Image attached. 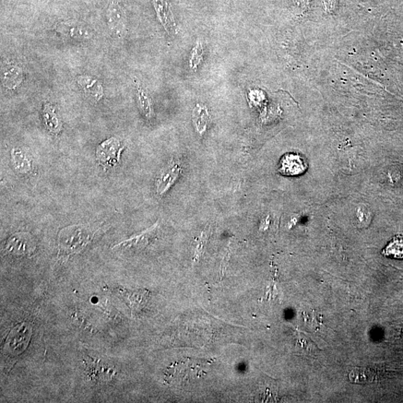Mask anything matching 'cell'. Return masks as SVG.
Listing matches in <instances>:
<instances>
[{"label": "cell", "mask_w": 403, "mask_h": 403, "mask_svg": "<svg viewBox=\"0 0 403 403\" xmlns=\"http://www.w3.org/2000/svg\"><path fill=\"white\" fill-rule=\"evenodd\" d=\"M96 232L88 225H74L64 228L58 234L59 253H81L91 242Z\"/></svg>", "instance_id": "1"}, {"label": "cell", "mask_w": 403, "mask_h": 403, "mask_svg": "<svg viewBox=\"0 0 403 403\" xmlns=\"http://www.w3.org/2000/svg\"><path fill=\"white\" fill-rule=\"evenodd\" d=\"M37 247V242L30 233L20 232L9 237L4 251L10 256L27 257L32 256Z\"/></svg>", "instance_id": "2"}, {"label": "cell", "mask_w": 403, "mask_h": 403, "mask_svg": "<svg viewBox=\"0 0 403 403\" xmlns=\"http://www.w3.org/2000/svg\"><path fill=\"white\" fill-rule=\"evenodd\" d=\"M124 147L116 138H110L103 142L97 148L96 157L105 169L115 167L119 164Z\"/></svg>", "instance_id": "3"}, {"label": "cell", "mask_w": 403, "mask_h": 403, "mask_svg": "<svg viewBox=\"0 0 403 403\" xmlns=\"http://www.w3.org/2000/svg\"><path fill=\"white\" fill-rule=\"evenodd\" d=\"M87 376L95 384L109 383L116 375V370L111 364L103 359L87 357L85 359Z\"/></svg>", "instance_id": "4"}, {"label": "cell", "mask_w": 403, "mask_h": 403, "mask_svg": "<svg viewBox=\"0 0 403 403\" xmlns=\"http://www.w3.org/2000/svg\"><path fill=\"white\" fill-rule=\"evenodd\" d=\"M182 165L173 160L161 171L156 180V191L159 197L167 194L176 182L179 179L182 173Z\"/></svg>", "instance_id": "5"}, {"label": "cell", "mask_w": 403, "mask_h": 403, "mask_svg": "<svg viewBox=\"0 0 403 403\" xmlns=\"http://www.w3.org/2000/svg\"><path fill=\"white\" fill-rule=\"evenodd\" d=\"M118 293L127 301L133 315L139 314L143 310L150 299V292L145 289L129 291L121 288L118 289Z\"/></svg>", "instance_id": "6"}, {"label": "cell", "mask_w": 403, "mask_h": 403, "mask_svg": "<svg viewBox=\"0 0 403 403\" xmlns=\"http://www.w3.org/2000/svg\"><path fill=\"white\" fill-rule=\"evenodd\" d=\"M159 227V222L153 225L150 228L142 232L140 234L135 235L126 241L116 244L113 249H142L147 246L148 243L156 235Z\"/></svg>", "instance_id": "7"}, {"label": "cell", "mask_w": 403, "mask_h": 403, "mask_svg": "<svg viewBox=\"0 0 403 403\" xmlns=\"http://www.w3.org/2000/svg\"><path fill=\"white\" fill-rule=\"evenodd\" d=\"M306 169L305 161L298 154L291 153L282 158L279 171L283 175L296 176L304 173Z\"/></svg>", "instance_id": "8"}, {"label": "cell", "mask_w": 403, "mask_h": 403, "mask_svg": "<svg viewBox=\"0 0 403 403\" xmlns=\"http://www.w3.org/2000/svg\"><path fill=\"white\" fill-rule=\"evenodd\" d=\"M11 163L15 170L22 175H27L33 171V159L27 151L16 147L11 151Z\"/></svg>", "instance_id": "9"}, {"label": "cell", "mask_w": 403, "mask_h": 403, "mask_svg": "<svg viewBox=\"0 0 403 403\" xmlns=\"http://www.w3.org/2000/svg\"><path fill=\"white\" fill-rule=\"evenodd\" d=\"M42 117L44 126L51 134L58 136L61 133L63 124L51 104H44Z\"/></svg>", "instance_id": "10"}, {"label": "cell", "mask_w": 403, "mask_h": 403, "mask_svg": "<svg viewBox=\"0 0 403 403\" xmlns=\"http://www.w3.org/2000/svg\"><path fill=\"white\" fill-rule=\"evenodd\" d=\"M79 86L88 96L95 101H100L103 97V88L99 80L88 76H81L77 80Z\"/></svg>", "instance_id": "11"}, {"label": "cell", "mask_w": 403, "mask_h": 403, "mask_svg": "<svg viewBox=\"0 0 403 403\" xmlns=\"http://www.w3.org/2000/svg\"><path fill=\"white\" fill-rule=\"evenodd\" d=\"M57 30L70 39L78 41L87 40L91 37V32L88 29L77 25L75 22H62L61 25L58 26Z\"/></svg>", "instance_id": "12"}, {"label": "cell", "mask_w": 403, "mask_h": 403, "mask_svg": "<svg viewBox=\"0 0 403 403\" xmlns=\"http://www.w3.org/2000/svg\"><path fill=\"white\" fill-rule=\"evenodd\" d=\"M107 15L110 28L117 34L124 32L126 16L123 8L117 3H112L108 10Z\"/></svg>", "instance_id": "13"}, {"label": "cell", "mask_w": 403, "mask_h": 403, "mask_svg": "<svg viewBox=\"0 0 403 403\" xmlns=\"http://www.w3.org/2000/svg\"><path fill=\"white\" fill-rule=\"evenodd\" d=\"M22 79V71L18 66L8 65L4 68L3 72V83L6 88L15 89Z\"/></svg>", "instance_id": "14"}, {"label": "cell", "mask_w": 403, "mask_h": 403, "mask_svg": "<svg viewBox=\"0 0 403 403\" xmlns=\"http://www.w3.org/2000/svg\"><path fill=\"white\" fill-rule=\"evenodd\" d=\"M138 103L142 114L147 118V120L151 121L154 119V109L152 100L146 91L138 87L137 90Z\"/></svg>", "instance_id": "15"}, {"label": "cell", "mask_w": 403, "mask_h": 403, "mask_svg": "<svg viewBox=\"0 0 403 403\" xmlns=\"http://www.w3.org/2000/svg\"><path fill=\"white\" fill-rule=\"evenodd\" d=\"M382 254L388 257L403 258V235L394 237L392 241L384 249Z\"/></svg>", "instance_id": "16"}, {"label": "cell", "mask_w": 403, "mask_h": 403, "mask_svg": "<svg viewBox=\"0 0 403 403\" xmlns=\"http://www.w3.org/2000/svg\"><path fill=\"white\" fill-rule=\"evenodd\" d=\"M193 121L198 133L204 134L206 131L209 121L208 110L203 106L198 105L194 112Z\"/></svg>", "instance_id": "17"}, {"label": "cell", "mask_w": 403, "mask_h": 403, "mask_svg": "<svg viewBox=\"0 0 403 403\" xmlns=\"http://www.w3.org/2000/svg\"><path fill=\"white\" fill-rule=\"evenodd\" d=\"M324 3L328 10H333L336 4V0H324Z\"/></svg>", "instance_id": "18"}]
</instances>
